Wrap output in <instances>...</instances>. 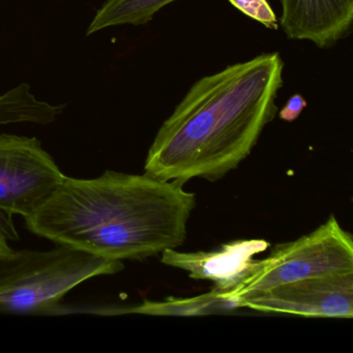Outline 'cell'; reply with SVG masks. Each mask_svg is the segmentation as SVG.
Here are the masks:
<instances>
[{
	"instance_id": "obj_14",
	"label": "cell",
	"mask_w": 353,
	"mask_h": 353,
	"mask_svg": "<svg viewBox=\"0 0 353 353\" xmlns=\"http://www.w3.org/2000/svg\"><path fill=\"white\" fill-rule=\"evenodd\" d=\"M12 251H13V249L10 247L9 243L7 241V236H6L5 232H3V229L0 227V260L9 255Z\"/></svg>"
},
{
	"instance_id": "obj_13",
	"label": "cell",
	"mask_w": 353,
	"mask_h": 353,
	"mask_svg": "<svg viewBox=\"0 0 353 353\" xmlns=\"http://www.w3.org/2000/svg\"><path fill=\"white\" fill-rule=\"evenodd\" d=\"M307 107V102L303 97L299 94H294L289 99L284 107L279 112V117L282 121L292 123L303 112V109Z\"/></svg>"
},
{
	"instance_id": "obj_7",
	"label": "cell",
	"mask_w": 353,
	"mask_h": 353,
	"mask_svg": "<svg viewBox=\"0 0 353 353\" xmlns=\"http://www.w3.org/2000/svg\"><path fill=\"white\" fill-rule=\"evenodd\" d=\"M270 243L264 239H239L210 252H179L167 249L161 261L165 265L188 272L190 278L214 283V296L228 291L247 270L256 255L265 252ZM223 303V301H222Z\"/></svg>"
},
{
	"instance_id": "obj_3",
	"label": "cell",
	"mask_w": 353,
	"mask_h": 353,
	"mask_svg": "<svg viewBox=\"0 0 353 353\" xmlns=\"http://www.w3.org/2000/svg\"><path fill=\"white\" fill-rule=\"evenodd\" d=\"M125 268L65 245L48 251H13L0 260V313L59 315L63 297L81 283Z\"/></svg>"
},
{
	"instance_id": "obj_9",
	"label": "cell",
	"mask_w": 353,
	"mask_h": 353,
	"mask_svg": "<svg viewBox=\"0 0 353 353\" xmlns=\"http://www.w3.org/2000/svg\"><path fill=\"white\" fill-rule=\"evenodd\" d=\"M65 108V104L52 105L39 100L30 84L22 83L0 96V125L20 123L50 125Z\"/></svg>"
},
{
	"instance_id": "obj_1",
	"label": "cell",
	"mask_w": 353,
	"mask_h": 353,
	"mask_svg": "<svg viewBox=\"0 0 353 353\" xmlns=\"http://www.w3.org/2000/svg\"><path fill=\"white\" fill-rule=\"evenodd\" d=\"M152 175L106 170L96 179L65 176L34 214L30 232L106 259L144 260L179 249L196 194Z\"/></svg>"
},
{
	"instance_id": "obj_12",
	"label": "cell",
	"mask_w": 353,
	"mask_h": 353,
	"mask_svg": "<svg viewBox=\"0 0 353 353\" xmlns=\"http://www.w3.org/2000/svg\"><path fill=\"white\" fill-rule=\"evenodd\" d=\"M231 5L270 30H278V19L268 0H229Z\"/></svg>"
},
{
	"instance_id": "obj_2",
	"label": "cell",
	"mask_w": 353,
	"mask_h": 353,
	"mask_svg": "<svg viewBox=\"0 0 353 353\" xmlns=\"http://www.w3.org/2000/svg\"><path fill=\"white\" fill-rule=\"evenodd\" d=\"M283 67L265 53L198 80L159 129L144 173L185 185L237 168L276 115Z\"/></svg>"
},
{
	"instance_id": "obj_8",
	"label": "cell",
	"mask_w": 353,
	"mask_h": 353,
	"mask_svg": "<svg viewBox=\"0 0 353 353\" xmlns=\"http://www.w3.org/2000/svg\"><path fill=\"white\" fill-rule=\"evenodd\" d=\"M281 26L291 40L320 48L338 42L353 20V0H281Z\"/></svg>"
},
{
	"instance_id": "obj_10",
	"label": "cell",
	"mask_w": 353,
	"mask_h": 353,
	"mask_svg": "<svg viewBox=\"0 0 353 353\" xmlns=\"http://www.w3.org/2000/svg\"><path fill=\"white\" fill-rule=\"evenodd\" d=\"M173 1L176 0H107L97 12L86 36L111 26H144Z\"/></svg>"
},
{
	"instance_id": "obj_5",
	"label": "cell",
	"mask_w": 353,
	"mask_h": 353,
	"mask_svg": "<svg viewBox=\"0 0 353 353\" xmlns=\"http://www.w3.org/2000/svg\"><path fill=\"white\" fill-rule=\"evenodd\" d=\"M65 176L38 138L0 135V214L28 218Z\"/></svg>"
},
{
	"instance_id": "obj_6",
	"label": "cell",
	"mask_w": 353,
	"mask_h": 353,
	"mask_svg": "<svg viewBox=\"0 0 353 353\" xmlns=\"http://www.w3.org/2000/svg\"><path fill=\"white\" fill-rule=\"evenodd\" d=\"M232 307L313 318L353 317V270L312 276L254 291Z\"/></svg>"
},
{
	"instance_id": "obj_4",
	"label": "cell",
	"mask_w": 353,
	"mask_h": 353,
	"mask_svg": "<svg viewBox=\"0 0 353 353\" xmlns=\"http://www.w3.org/2000/svg\"><path fill=\"white\" fill-rule=\"evenodd\" d=\"M353 270L352 235L334 214L309 234L272 248L253 260L241 278L216 299L226 305L243 295L312 276Z\"/></svg>"
},
{
	"instance_id": "obj_11",
	"label": "cell",
	"mask_w": 353,
	"mask_h": 353,
	"mask_svg": "<svg viewBox=\"0 0 353 353\" xmlns=\"http://www.w3.org/2000/svg\"><path fill=\"white\" fill-rule=\"evenodd\" d=\"M225 303L216 299L212 291L206 294L200 295L192 299H170L169 303H146L138 307L128 310L127 313L152 314V315H166V314H177V315H191V314L204 313L212 310L214 307H221Z\"/></svg>"
}]
</instances>
